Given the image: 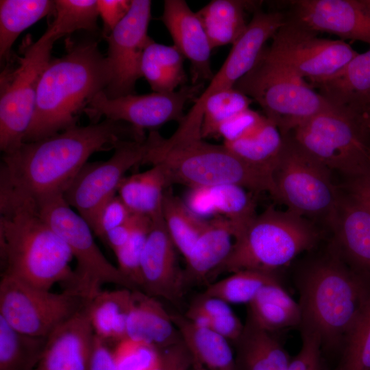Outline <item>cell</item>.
<instances>
[{
	"instance_id": "obj_1",
	"label": "cell",
	"mask_w": 370,
	"mask_h": 370,
	"mask_svg": "<svg viewBox=\"0 0 370 370\" xmlns=\"http://www.w3.org/2000/svg\"><path fill=\"white\" fill-rule=\"evenodd\" d=\"M146 137L143 130L108 119L76 125L3 153L0 180L35 201L62 195L92 153Z\"/></svg>"
},
{
	"instance_id": "obj_2",
	"label": "cell",
	"mask_w": 370,
	"mask_h": 370,
	"mask_svg": "<svg viewBox=\"0 0 370 370\" xmlns=\"http://www.w3.org/2000/svg\"><path fill=\"white\" fill-rule=\"evenodd\" d=\"M0 256L1 275L50 290L64 289L75 281L66 243L42 217L37 202L0 180Z\"/></svg>"
},
{
	"instance_id": "obj_3",
	"label": "cell",
	"mask_w": 370,
	"mask_h": 370,
	"mask_svg": "<svg viewBox=\"0 0 370 370\" xmlns=\"http://www.w3.org/2000/svg\"><path fill=\"white\" fill-rule=\"evenodd\" d=\"M66 51L49 62L39 82L36 106L23 143L77 125L78 114L110 81L107 58L94 40L67 42Z\"/></svg>"
},
{
	"instance_id": "obj_4",
	"label": "cell",
	"mask_w": 370,
	"mask_h": 370,
	"mask_svg": "<svg viewBox=\"0 0 370 370\" xmlns=\"http://www.w3.org/2000/svg\"><path fill=\"white\" fill-rule=\"evenodd\" d=\"M300 328L318 336L322 350L341 349L345 338L370 299V280L332 249L299 272L296 281Z\"/></svg>"
},
{
	"instance_id": "obj_5",
	"label": "cell",
	"mask_w": 370,
	"mask_h": 370,
	"mask_svg": "<svg viewBox=\"0 0 370 370\" xmlns=\"http://www.w3.org/2000/svg\"><path fill=\"white\" fill-rule=\"evenodd\" d=\"M201 136L168 138L151 130L145 140L142 164L158 166L169 186L190 188L236 184L254 192L276 195L273 173L243 160L224 145L206 142Z\"/></svg>"
},
{
	"instance_id": "obj_6",
	"label": "cell",
	"mask_w": 370,
	"mask_h": 370,
	"mask_svg": "<svg viewBox=\"0 0 370 370\" xmlns=\"http://www.w3.org/2000/svg\"><path fill=\"white\" fill-rule=\"evenodd\" d=\"M319 239L318 230L306 217L269 206L234 240L230 255L212 275L241 270L275 273L314 248Z\"/></svg>"
},
{
	"instance_id": "obj_7",
	"label": "cell",
	"mask_w": 370,
	"mask_h": 370,
	"mask_svg": "<svg viewBox=\"0 0 370 370\" xmlns=\"http://www.w3.org/2000/svg\"><path fill=\"white\" fill-rule=\"evenodd\" d=\"M234 88L256 101L283 136L314 114L334 107L304 78L270 58L264 48Z\"/></svg>"
},
{
	"instance_id": "obj_8",
	"label": "cell",
	"mask_w": 370,
	"mask_h": 370,
	"mask_svg": "<svg viewBox=\"0 0 370 370\" xmlns=\"http://www.w3.org/2000/svg\"><path fill=\"white\" fill-rule=\"evenodd\" d=\"M369 134L360 116L332 107L288 135L328 169L351 180L370 173Z\"/></svg>"
},
{
	"instance_id": "obj_9",
	"label": "cell",
	"mask_w": 370,
	"mask_h": 370,
	"mask_svg": "<svg viewBox=\"0 0 370 370\" xmlns=\"http://www.w3.org/2000/svg\"><path fill=\"white\" fill-rule=\"evenodd\" d=\"M55 42L43 35L34 42L27 35L14 64L8 63L1 73L0 148L3 153L23 143L34 115L39 82Z\"/></svg>"
},
{
	"instance_id": "obj_10",
	"label": "cell",
	"mask_w": 370,
	"mask_h": 370,
	"mask_svg": "<svg viewBox=\"0 0 370 370\" xmlns=\"http://www.w3.org/2000/svg\"><path fill=\"white\" fill-rule=\"evenodd\" d=\"M36 201L43 219L66 243L77 261L75 281L68 290L88 302L106 283L139 290L107 260L95 242L90 225L74 212L62 194Z\"/></svg>"
},
{
	"instance_id": "obj_11",
	"label": "cell",
	"mask_w": 370,
	"mask_h": 370,
	"mask_svg": "<svg viewBox=\"0 0 370 370\" xmlns=\"http://www.w3.org/2000/svg\"><path fill=\"white\" fill-rule=\"evenodd\" d=\"M283 149L273 171L275 200L306 218H319L330 225L341 193L330 170L284 136Z\"/></svg>"
},
{
	"instance_id": "obj_12",
	"label": "cell",
	"mask_w": 370,
	"mask_h": 370,
	"mask_svg": "<svg viewBox=\"0 0 370 370\" xmlns=\"http://www.w3.org/2000/svg\"><path fill=\"white\" fill-rule=\"evenodd\" d=\"M88 304L70 290L56 293L1 275L0 317L12 328L29 336L47 337Z\"/></svg>"
},
{
	"instance_id": "obj_13",
	"label": "cell",
	"mask_w": 370,
	"mask_h": 370,
	"mask_svg": "<svg viewBox=\"0 0 370 370\" xmlns=\"http://www.w3.org/2000/svg\"><path fill=\"white\" fill-rule=\"evenodd\" d=\"M265 53L293 71L310 86L319 84L345 66L358 53L341 40L317 36V32L293 18L273 36Z\"/></svg>"
},
{
	"instance_id": "obj_14",
	"label": "cell",
	"mask_w": 370,
	"mask_h": 370,
	"mask_svg": "<svg viewBox=\"0 0 370 370\" xmlns=\"http://www.w3.org/2000/svg\"><path fill=\"white\" fill-rule=\"evenodd\" d=\"M145 140L123 141L108 160L87 162L63 193L67 204L77 211L90 228L102 206L117 194L124 174L142 164Z\"/></svg>"
},
{
	"instance_id": "obj_15",
	"label": "cell",
	"mask_w": 370,
	"mask_h": 370,
	"mask_svg": "<svg viewBox=\"0 0 370 370\" xmlns=\"http://www.w3.org/2000/svg\"><path fill=\"white\" fill-rule=\"evenodd\" d=\"M284 15L278 12H256L241 38L232 45L226 60L214 75L208 87L179 123V127L201 132L204 108L212 95L234 87L256 62L266 42L284 25Z\"/></svg>"
},
{
	"instance_id": "obj_16",
	"label": "cell",
	"mask_w": 370,
	"mask_h": 370,
	"mask_svg": "<svg viewBox=\"0 0 370 370\" xmlns=\"http://www.w3.org/2000/svg\"><path fill=\"white\" fill-rule=\"evenodd\" d=\"M201 87V84L184 85L172 92L131 94L116 98H109L101 91L83 112L93 123H98L100 118L104 116L140 130H153L172 121L180 123L185 116V105L199 93Z\"/></svg>"
},
{
	"instance_id": "obj_17",
	"label": "cell",
	"mask_w": 370,
	"mask_h": 370,
	"mask_svg": "<svg viewBox=\"0 0 370 370\" xmlns=\"http://www.w3.org/2000/svg\"><path fill=\"white\" fill-rule=\"evenodd\" d=\"M151 1L132 0L130 10L105 38L110 81L103 92L109 98L134 94L137 80L142 77L140 63L151 37L147 31Z\"/></svg>"
},
{
	"instance_id": "obj_18",
	"label": "cell",
	"mask_w": 370,
	"mask_h": 370,
	"mask_svg": "<svg viewBox=\"0 0 370 370\" xmlns=\"http://www.w3.org/2000/svg\"><path fill=\"white\" fill-rule=\"evenodd\" d=\"M175 249L163 217L152 221L140 261L141 291L177 305L182 302L185 290Z\"/></svg>"
},
{
	"instance_id": "obj_19",
	"label": "cell",
	"mask_w": 370,
	"mask_h": 370,
	"mask_svg": "<svg viewBox=\"0 0 370 370\" xmlns=\"http://www.w3.org/2000/svg\"><path fill=\"white\" fill-rule=\"evenodd\" d=\"M292 4V18L313 31L370 43V11L361 0H299Z\"/></svg>"
},
{
	"instance_id": "obj_20",
	"label": "cell",
	"mask_w": 370,
	"mask_h": 370,
	"mask_svg": "<svg viewBox=\"0 0 370 370\" xmlns=\"http://www.w3.org/2000/svg\"><path fill=\"white\" fill-rule=\"evenodd\" d=\"M330 226L334 231L332 248L370 280V208L349 193L341 195Z\"/></svg>"
},
{
	"instance_id": "obj_21",
	"label": "cell",
	"mask_w": 370,
	"mask_h": 370,
	"mask_svg": "<svg viewBox=\"0 0 370 370\" xmlns=\"http://www.w3.org/2000/svg\"><path fill=\"white\" fill-rule=\"evenodd\" d=\"M174 46L190 63L193 84L210 81L214 75L210 66L212 49L196 12L184 0H165L160 17Z\"/></svg>"
},
{
	"instance_id": "obj_22",
	"label": "cell",
	"mask_w": 370,
	"mask_h": 370,
	"mask_svg": "<svg viewBox=\"0 0 370 370\" xmlns=\"http://www.w3.org/2000/svg\"><path fill=\"white\" fill-rule=\"evenodd\" d=\"M94 338L86 307L46 337L35 370H88Z\"/></svg>"
},
{
	"instance_id": "obj_23",
	"label": "cell",
	"mask_w": 370,
	"mask_h": 370,
	"mask_svg": "<svg viewBox=\"0 0 370 370\" xmlns=\"http://www.w3.org/2000/svg\"><path fill=\"white\" fill-rule=\"evenodd\" d=\"M316 87L332 106L362 116L370 114V49Z\"/></svg>"
},
{
	"instance_id": "obj_24",
	"label": "cell",
	"mask_w": 370,
	"mask_h": 370,
	"mask_svg": "<svg viewBox=\"0 0 370 370\" xmlns=\"http://www.w3.org/2000/svg\"><path fill=\"white\" fill-rule=\"evenodd\" d=\"M245 189L230 184L191 188L186 204L199 217L217 214L228 220L236 240L257 216L255 201Z\"/></svg>"
},
{
	"instance_id": "obj_25",
	"label": "cell",
	"mask_w": 370,
	"mask_h": 370,
	"mask_svg": "<svg viewBox=\"0 0 370 370\" xmlns=\"http://www.w3.org/2000/svg\"><path fill=\"white\" fill-rule=\"evenodd\" d=\"M234 230L230 221L219 217L208 222L190 252L182 270L185 291L206 282L230 255Z\"/></svg>"
},
{
	"instance_id": "obj_26",
	"label": "cell",
	"mask_w": 370,
	"mask_h": 370,
	"mask_svg": "<svg viewBox=\"0 0 370 370\" xmlns=\"http://www.w3.org/2000/svg\"><path fill=\"white\" fill-rule=\"evenodd\" d=\"M127 338L149 344L158 349L182 340L171 314L156 297L141 290L132 291L127 322Z\"/></svg>"
},
{
	"instance_id": "obj_27",
	"label": "cell",
	"mask_w": 370,
	"mask_h": 370,
	"mask_svg": "<svg viewBox=\"0 0 370 370\" xmlns=\"http://www.w3.org/2000/svg\"><path fill=\"white\" fill-rule=\"evenodd\" d=\"M247 305V321L268 332L274 334L301 325L299 302L280 281L264 286Z\"/></svg>"
},
{
	"instance_id": "obj_28",
	"label": "cell",
	"mask_w": 370,
	"mask_h": 370,
	"mask_svg": "<svg viewBox=\"0 0 370 370\" xmlns=\"http://www.w3.org/2000/svg\"><path fill=\"white\" fill-rule=\"evenodd\" d=\"M234 345L236 370H287L291 360L273 334L248 321Z\"/></svg>"
},
{
	"instance_id": "obj_29",
	"label": "cell",
	"mask_w": 370,
	"mask_h": 370,
	"mask_svg": "<svg viewBox=\"0 0 370 370\" xmlns=\"http://www.w3.org/2000/svg\"><path fill=\"white\" fill-rule=\"evenodd\" d=\"M171 316L195 363L206 370H236L235 356L229 341L193 323L184 314L175 313Z\"/></svg>"
},
{
	"instance_id": "obj_30",
	"label": "cell",
	"mask_w": 370,
	"mask_h": 370,
	"mask_svg": "<svg viewBox=\"0 0 370 370\" xmlns=\"http://www.w3.org/2000/svg\"><path fill=\"white\" fill-rule=\"evenodd\" d=\"M132 301V290L122 288L101 291L86 306L94 334L107 343L127 338V322Z\"/></svg>"
},
{
	"instance_id": "obj_31",
	"label": "cell",
	"mask_w": 370,
	"mask_h": 370,
	"mask_svg": "<svg viewBox=\"0 0 370 370\" xmlns=\"http://www.w3.org/2000/svg\"><path fill=\"white\" fill-rule=\"evenodd\" d=\"M169 187L162 170L154 166L146 171L124 177L117 195L132 214L154 221L163 217V198Z\"/></svg>"
},
{
	"instance_id": "obj_32",
	"label": "cell",
	"mask_w": 370,
	"mask_h": 370,
	"mask_svg": "<svg viewBox=\"0 0 370 370\" xmlns=\"http://www.w3.org/2000/svg\"><path fill=\"white\" fill-rule=\"evenodd\" d=\"M184 58L174 45L160 44L151 38L142 56L141 75L155 92H174L187 80Z\"/></svg>"
},
{
	"instance_id": "obj_33",
	"label": "cell",
	"mask_w": 370,
	"mask_h": 370,
	"mask_svg": "<svg viewBox=\"0 0 370 370\" xmlns=\"http://www.w3.org/2000/svg\"><path fill=\"white\" fill-rule=\"evenodd\" d=\"M249 3L237 0H212L196 13L212 49L232 44L245 32L248 23L245 9Z\"/></svg>"
},
{
	"instance_id": "obj_34",
	"label": "cell",
	"mask_w": 370,
	"mask_h": 370,
	"mask_svg": "<svg viewBox=\"0 0 370 370\" xmlns=\"http://www.w3.org/2000/svg\"><path fill=\"white\" fill-rule=\"evenodd\" d=\"M55 9L51 0L0 1V58L6 60L17 37Z\"/></svg>"
},
{
	"instance_id": "obj_35",
	"label": "cell",
	"mask_w": 370,
	"mask_h": 370,
	"mask_svg": "<svg viewBox=\"0 0 370 370\" xmlns=\"http://www.w3.org/2000/svg\"><path fill=\"white\" fill-rule=\"evenodd\" d=\"M284 138L278 127L267 118L254 134L223 145L239 158L273 173L282 152Z\"/></svg>"
},
{
	"instance_id": "obj_36",
	"label": "cell",
	"mask_w": 370,
	"mask_h": 370,
	"mask_svg": "<svg viewBox=\"0 0 370 370\" xmlns=\"http://www.w3.org/2000/svg\"><path fill=\"white\" fill-rule=\"evenodd\" d=\"M166 189L162 216L167 232L184 259L206 229L208 222L195 214L186 204Z\"/></svg>"
},
{
	"instance_id": "obj_37",
	"label": "cell",
	"mask_w": 370,
	"mask_h": 370,
	"mask_svg": "<svg viewBox=\"0 0 370 370\" xmlns=\"http://www.w3.org/2000/svg\"><path fill=\"white\" fill-rule=\"evenodd\" d=\"M45 342L46 337L21 333L0 317V370H35Z\"/></svg>"
},
{
	"instance_id": "obj_38",
	"label": "cell",
	"mask_w": 370,
	"mask_h": 370,
	"mask_svg": "<svg viewBox=\"0 0 370 370\" xmlns=\"http://www.w3.org/2000/svg\"><path fill=\"white\" fill-rule=\"evenodd\" d=\"M53 20L42 34L54 41L79 30L98 29L97 0H56Z\"/></svg>"
},
{
	"instance_id": "obj_39",
	"label": "cell",
	"mask_w": 370,
	"mask_h": 370,
	"mask_svg": "<svg viewBox=\"0 0 370 370\" xmlns=\"http://www.w3.org/2000/svg\"><path fill=\"white\" fill-rule=\"evenodd\" d=\"M276 281L278 278L273 273L241 270L210 284L202 293L229 304H248L264 286Z\"/></svg>"
},
{
	"instance_id": "obj_40",
	"label": "cell",
	"mask_w": 370,
	"mask_h": 370,
	"mask_svg": "<svg viewBox=\"0 0 370 370\" xmlns=\"http://www.w3.org/2000/svg\"><path fill=\"white\" fill-rule=\"evenodd\" d=\"M336 370H370V299L347 333Z\"/></svg>"
},
{
	"instance_id": "obj_41",
	"label": "cell",
	"mask_w": 370,
	"mask_h": 370,
	"mask_svg": "<svg viewBox=\"0 0 370 370\" xmlns=\"http://www.w3.org/2000/svg\"><path fill=\"white\" fill-rule=\"evenodd\" d=\"M251 99L234 88L219 92L206 102L201 125L203 138L217 137L221 124L249 108Z\"/></svg>"
},
{
	"instance_id": "obj_42",
	"label": "cell",
	"mask_w": 370,
	"mask_h": 370,
	"mask_svg": "<svg viewBox=\"0 0 370 370\" xmlns=\"http://www.w3.org/2000/svg\"><path fill=\"white\" fill-rule=\"evenodd\" d=\"M151 224L150 219L143 217L128 241L114 251L119 270L139 290L143 284L141 257Z\"/></svg>"
},
{
	"instance_id": "obj_43",
	"label": "cell",
	"mask_w": 370,
	"mask_h": 370,
	"mask_svg": "<svg viewBox=\"0 0 370 370\" xmlns=\"http://www.w3.org/2000/svg\"><path fill=\"white\" fill-rule=\"evenodd\" d=\"M160 349L144 342L125 338L112 350L118 370H153Z\"/></svg>"
},
{
	"instance_id": "obj_44",
	"label": "cell",
	"mask_w": 370,
	"mask_h": 370,
	"mask_svg": "<svg viewBox=\"0 0 370 370\" xmlns=\"http://www.w3.org/2000/svg\"><path fill=\"white\" fill-rule=\"evenodd\" d=\"M266 119L265 116L247 108L221 124L218 130L217 137H222L223 142L247 137L258 130Z\"/></svg>"
},
{
	"instance_id": "obj_45",
	"label": "cell",
	"mask_w": 370,
	"mask_h": 370,
	"mask_svg": "<svg viewBox=\"0 0 370 370\" xmlns=\"http://www.w3.org/2000/svg\"><path fill=\"white\" fill-rule=\"evenodd\" d=\"M132 214L116 194L102 206L91 229L102 239L106 232L126 222Z\"/></svg>"
},
{
	"instance_id": "obj_46",
	"label": "cell",
	"mask_w": 370,
	"mask_h": 370,
	"mask_svg": "<svg viewBox=\"0 0 370 370\" xmlns=\"http://www.w3.org/2000/svg\"><path fill=\"white\" fill-rule=\"evenodd\" d=\"M301 346L291 360L287 370H321V343L313 332L301 328Z\"/></svg>"
},
{
	"instance_id": "obj_47",
	"label": "cell",
	"mask_w": 370,
	"mask_h": 370,
	"mask_svg": "<svg viewBox=\"0 0 370 370\" xmlns=\"http://www.w3.org/2000/svg\"><path fill=\"white\" fill-rule=\"evenodd\" d=\"M230 304L223 300L203 293L197 296L190 304L184 314L186 318L196 325L208 319L232 312Z\"/></svg>"
},
{
	"instance_id": "obj_48",
	"label": "cell",
	"mask_w": 370,
	"mask_h": 370,
	"mask_svg": "<svg viewBox=\"0 0 370 370\" xmlns=\"http://www.w3.org/2000/svg\"><path fill=\"white\" fill-rule=\"evenodd\" d=\"M195 358L183 340L160 349L158 362L153 370H192Z\"/></svg>"
},
{
	"instance_id": "obj_49",
	"label": "cell",
	"mask_w": 370,
	"mask_h": 370,
	"mask_svg": "<svg viewBox=\"0 0 370 370\" xmlns=\"http://www.w3.org/2000/svg\"><path fill=\"white\" fill-rule=\"evenodd\" d=\"M197 325L212 330L234 344L238 341L244 329V325L234 312L206 319Z\"/></svg>"
},
{
	"instance_id": "obj_50",
	"label": "cell",
	"mask_w": 370,
	"mask_h": 370,
	"mask_svg": "<svg viewBox=\"0 0 370 370\" xmlns=\"http://www.w3.org/2000/svg\"><path fill=\"white\" fill-rule=\"evenodd\" d=\"M99 15L103 23V36H108L129 12L132 0H97Z\"/></svg>"
},
{
	"instance_id": "obj_51",
	"label": "cell",
	"mask_w": 370,
	"mask_h": 370,
	"mask_svg": "<svg viewBox=\"0 0 370 370\" xmlns=\"http://www.w3.org/2000/svg\"><path fill=\"white\" fill-rule=\"evenodd\" d=\"M142 217L132 214L126 222L106 232L101 240L114 252L128 241Z\"/></svg>"
},
{
	"instance_id": "obj_52",
	"label": "cell",
	"mask_w": 370,
	"mask_h": 370,
	"mask_svg": "<svg viewBox=\"0 0 370 370\" xmlns=\"http://www.w3.org/2000/svg\"><path fill=\"white\" fill-rule=\"evenodd\" d=\"M88 370H118L112 350L95 335Z\"/></svg>"
},
{
	"instance_id": "obj_53",
	"label": "cell",
	"mask_w": 370,
	"mask_h": 370,
	"mask_svg": "<svg viewBox=\"0 0 370 370\" xmlns=\"http://www.w3.org/2000/svg\"><path fill=\"white\" fill-rule=\"evenodd\" d=\"M347 188L348 193L361 200L370 208V173L351 179Z\"/></svg>"
},
{
	"instance_id": "obj_54",
	"label": "cell",
	"mask_w": 370,
	"mask_h": 370,
	"mask_svg": "<svg viewBox=\"0 0 370 370\" xmlns=\"http://www.w3.org/2000/svg\"><path fill=\"white\" fill-rule=\"evenodd\" d=\"M365 126L370 132V116H361Z\"/></svg>"
},
{
	"instance_id": "obj_55",
	"label": "cell",
	"mask_w": 370,
	"mask_h": 370,
	"mask_svg": "<svg viewBox=\"0 0 370 370\" xmlns=\"http://www.w3.org/2000/svg\"><path fill=\"white\" fill-rule=\"evenodd\" d=\"M361 2L370 11V0H361Z\"/></svg>"
},
{
	"instance_id": "obj_56",
	"label": "cell",
	"mask_w": 370,
	"mask_h": 370,
	"mask_svg": "<svg viewBox=\"0 0 370 370\" xmlns=\"http://www.w3.org/2000/svg\"><path fill=\"white\" fill-rule=\"evenodd\" d=\"M192 370H206V369L204 367L201 366L200 365L195 363Z\"/></svg>"
},
{
	"instance_id": "obj_57",
	"label": "cell",
	"mask_w": 370,
	"mask_h": 370,
	"mask_svg": "<svg viewBox=\"0 0 370 370\" xmlns=\"http://www.w3.org/2000/svg\"><path fill=\"white\" fill-rule=\"evenodd\" d=\"M365 116H370V114H367V115H365Z\"/></svg>"
}]
</instances>
